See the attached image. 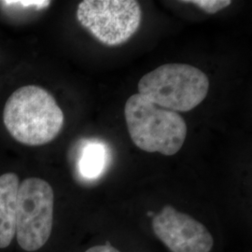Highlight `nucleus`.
<instances>
[{
  "instance_id": "1",
  "label": "nucleus",
  "mask_w": 252,
  "mask_h": 252,
  "mask_svg": "<svg viewBox=\"0 0 252 252\" xmlns=\"http://www.w3.org/2000/svg\"><path fill=\"white\" fill-rule=\"evenodd\" d=\"M63 111L54 96L36 85L20 87L9 96L3 122L9 135L22 144L41 146L60 134Z\"/></svg>"
},
{
  "instance_id": "2",
  "label": "nucleus",
  "mask_w": 252,
  "mask_h": 252,
  "mask_svg": "<svg viewBox=\"0 0 252 252\" xmlns=\"http://www.w3.org/2000/svg\"><path fill=\"white\" fill-rule=\"evenodd\" d=\"M125 116L131 139L144 152L172 156L185 142L188 128L180 113L160 108L139 94L126 101Z\"/></svg>"
},
{
  "instance_id": "3",
  "label": "nucleus",
  "mask_w": 252,
  "mask_h": 252,
  "mask_svg": "<svg viewBox=\"0 0 252 252\" xmlns=\"http://www.w3.org/2000/svg\"><path fill=\"white\" fill-rule=\"evenodd\" d=\"M138 94L160 108L188 112L207 97V75L186 63H166L144 75L138 82Z\"/></svg>"
},
{
  "instance_id": "4",
  "label": "nucleus",
  "mask_w": 252,
  "mask_h": 252,
  "mask_svg": "<svg viewBox=\"0 0 252 252\" xmlns=\"http://www.w3.org/2000/svg\"><path fill=\"white\" fill-rule=\"evenodd\" d=\"M54 189L45 180L28 178L19 186L16 237L26 252H36L45 245L54 224Z\"/></svg>"
},
{
  "instance_id": "5",
  "label": "nucleus",
  "mask_w": 252,
  "mask_h": 252,
  "mask_svg": "<svg viewBox=\"0 0 252 252\" xmlns=\"http://www.w3.org/2000/svg\"><path fill=\"white\" fill-rule=\"evenodd\" d=\"M142 18L135 0H84L77 9V19L102 44L118 46L134 36Z\"/></svg>"
},
{
  "instance_id": "6",
  "label": "nucleus",
  "mask_w": 252,
  "mask_h": 252,
  "mask_svg": "<svg viewBox=\"0 0 252 252\" xmlns=\"http://www.w3.org/2000/svg\"><path fill=\"white\" fill-rule=\"evenodd\" d=\"M155 235L171 252H210L214 246L206 226L172 206H164L153 217Z\"/></svg>"
},
{
  "instance_id": "7",
  "label": "nucleus",
  "mask_w": 252,
  "mask_h": 252,
  "mask_svg": "<svg viewBox=\"0 0 252 252\" xmlns=\"http://www.w3.org/2000/svg\"><path fill=\"white\" fill-rule=\"evenodd\" d=\"M18 176L6 173L0 176V249L9 247L16 234Z\"/></svg>"
},
{
  "instance_id": "8",
  "label": "nucleus",
  "mask_w": 252,
  "mask_h": 252,
  "mask_svg": "<svg viewBox=\"0 0 252 252\" xmlns=\"http://www.w3.org/2000/svg\"><path fill=\"white\" fill-rule=\"evenodd\" d=\"M107 162V150L103 145H88L81 155L80 170L89 179L98 177Z\"/></svg>"
},
{
  "instance_id": "9",
  "label": "nucleus",
  "mask_w": 252,
  "mask_h": 252,
  "mask_svg": "<svg viewBox=\"0 0 252 252\" xmlns=\"http://www.w3.org/2000/svg\"><path fill=\"white\" fill-rule=\"evenodd\" d=\"M184 3L193 4L208 14H214L220 9H225L232 4L230 0H189V1H182Z\"/></svg>"
},
{
  "instance_id": "10",
  "label": "nucleus",
  "mask_w": 252,
  "mask_h": 252,
  "mask_svg": "<svg viewBox=\"0 0 252 252\" xmlns=\"http://www.w3.org/2000/svg\"><path fill=\"white\" fill-rule=\"evenodd\" d=\"M1 3H6L7 5L22 6V7L45 8L51 4V1H2Z\"/></svg>"
},
{
  "instance_id": "11",
  "label": "nucleus",
  "mask_w": 252,
  "mask_h": 252,
  "mask_svg": "<svg viewBox=\"0 0 252 252\" xmlns=\"http://www.w3.org/2000/svg\"><path fill=\"white\" fill-rule=\"evenodd\" d=\"M85 252H121L117 249L113 248L109 242H107L105 245H98L92 247Z\"/></svg>"
}]
</instances>
